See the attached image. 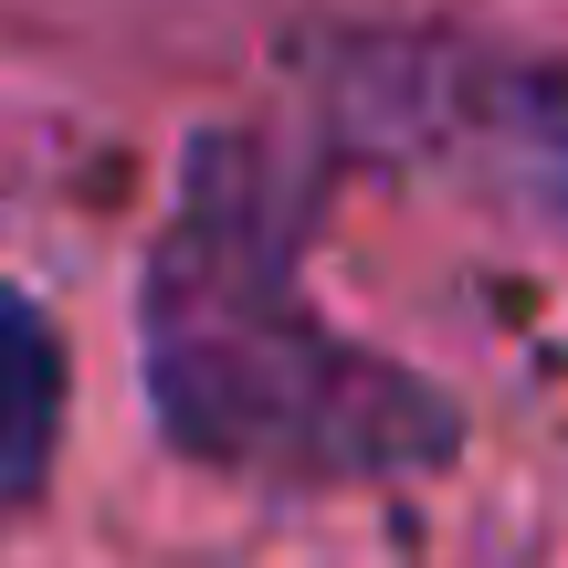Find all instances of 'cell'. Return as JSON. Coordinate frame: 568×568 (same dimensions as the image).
<instances>
[{
	"instance_id": "7a4b0ae2",
	"label": "cell",
	"mask_w": 568,
	"mask_h": 568,
	"mask_svg": "<svg viewBox=\"0 0 568 568\" xmlns=\"http://www.w3.org/2000/svg\"><path fill=\"white\" fill-rule=\"evenodd\" d=\"M358 63L389 84V105H422L432 138L568 201V63H495V53H358Z\"/></svg>"
},
{
	"instance_id": "6da1fadb",
	"label": "cell",
	"mask_w": 568,
	"mask_h": 568,
	"mask_svg": "<svg viewBox=\"0 0 568 568\" xmlns=\"http://www.w3.org/2000/svg\"><path fill=\"white\" fill-rule=\"evenodd\" d=\"M305 201L316 180L284 138L211 126L190 148L138 305L159 432L253 485H400L453 464L464 410L305 305Z\"/></svg>"
},
{
	"instance_id": "3957f363",
	"label": "cell",
	"mask_w": 568,
	"mask_h": 568,
	"mask_svg": "<svg viewBox=\"0 0 568 568\" xmlns=\"http://www.w3.org/2000/svg\"><path fill=\"white\" fill-rule=\"evenodd\" d=\"M63 443V337L32 295H0V516L32 506Z\"/></svg>"
}]
</instances>
